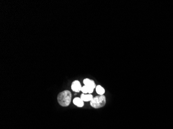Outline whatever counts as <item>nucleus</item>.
I'll list each match as a JSON object with an SVG mask.
<instances>
[{
  "instance_id": "f257e3e1",
  "label": "nucleus",
  "mask_w": 173,
  "mask_h": 129,
  "mask_svg": "<svg viewBox=\"0 0 173 129\" xmlns=\"http://www.w3.org/2000/svg\"><path fill=\"white\" fill-rule=\"evenodd\" d=\"M71 98V93L69 90H64L58 95V103L62 106H67L70 104Z\"/></svg>"
},
{
  "instance_id": "f03ea898",
  "label": "nucleus",
  "mask_w": 173,
  "mask_h": 129,
  "mask_svg": "<svg viewBox=\"0 0 173 129\" xmlns=\"http://www.w3.org/2000/svg\"><path fill=\"white\" fill-rule=\"evenodd\" d=\"M106 102V97L104 95H99L93 97L90 101V105L94 109H99L104 106Z\"/></svg>"
},
{
  "instance_id": "7ed1b4c3",
  "label": "nucleus",
  "mask_w": 173,
  "mask_h": 129,
  "mask_svg": "<svg viewBox=\"0 0 173 129\" xmlns=\"http://www.w3.org/2000/svg\"><path fill=\"white\" fill-rule=\"evenodd\" d=\"M71 88H72V90L73 92L78 93L81 90L82 87H81L80 83L79 81H75L72 83Z\"/></svg>"
},
{
  "instance_id": "20e7f679",
  "label": "nucleus",
  "mask_w": 173,
  "mask_h": 129,
  "mask_svg": "<svg viewBox=\"0 0 173 129\" xmlns=\"http://www.w3.org/2000/svg\"><path fill=\"white\" fill-rule=\"evenodd\" d=\"M83 84L85 85L89 86L92 88H95L96 87V84L93 80L89 79H85L83 81Z\"/></svg>"
},
{
  "instance_id": "39448f33",
  "label": "nucleus",
  "mask_w": 173,
  "mask_h": 129,
  "mask_svg": "<svg viewBox=\"0 0 173 129\" xmlns=\"http://www.w3.org/2000/svg\"><path fill=\"white\" fill-rule=\"evenodd\" d=\"M73 103L75 105L77 106L78 107L81 108L83 107L84 105V103L83 101L82 100V99L80 98H75L73 100Z\"/></svg>"
},
{
  "instance_id": "423d86ee",
  "label": "nucleus",
  "mask_w": 173,
  "mask_h": 129,
  "mask_svg": "<svg viewBox=\"0 0 173 129\" xmlns=\"http://www.w3.org/2000/svg\"><path fill=\"white\" fill-rule=\"evenodd\" d=\"M93 97L92 95L91 94H85L83 93L81 95L80 98L82 99V100L83 101V102H88V101H91L92 100Z\"/></svg>"
},
{
  "instance_id": "0eeeda50",
  "label": "nucleus",
  "mask_w": 173,
  "mask_h": 129,
  "mask_svg": "<svg viewBox=\"0 0 173 129\" xmlns=\"http://www.w3.org/2000/svg\"><path fill=\"white\" fill-rule=\"evenodd\" d=\"M94 89V88H92V87H89V86L85 85V86H83V87H82L81 90L82 91V92H83V93H85V94H86V93H89V94H90V93H93Z\"/></svg>"
},
{
  "instance_id": "6e6552de",
  "label": "nucleus",
  "mask_w": 173,
  "mask_h": 129,
  "mask_svg": "<svg viewBox=\"0 0 173 129\" xmlns=\"http://www.w3.org/2000/svg\"><path fill=\"white\" fill-rule=\"evenodd\" d=\"M96 92L99 95H103L105 93L104 88L101 85H97L96 87Z\"/></svg>"
}]
</instances>
